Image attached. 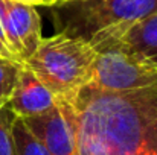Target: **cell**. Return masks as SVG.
<instances>
[{
	"instance_id": "1",
	"label": "cell",
	"mask_w": 157,
	"mask_h": 155,
	"mask_svg": "<svg viewBox=\"0 0 157 155\" xmlns=\"http://www.w3.org/2000/svg\"><path fill=\"white\" fill-rule=\"evenodd\" d=\"M69 101L78 155H157V85L125 93L87 85Z\"/></svg>"
},
{
	"instance_id": "2",
	"label": "cell",
	"mask_w": 157,
	"mask_h": 155,
	"mask_svg": "<svg viewBox=\"0 0 157 155\" xmlns=\"http://www.w3.org/2000/svg\"><path fill=\"white\" fill-rule=\"evenodd\" d=\"M95 61L96 49L89 41L56 32L41 38L25 65L53 98L70 99L92 84Z\"/></svg>"
},
{
	"instance_id": "3",
	"label": "cell",
	"mask_w": 157,
	"mask_h": 155,
	"mask_svg": "<svg viewBox=\"0 0 157 155\" xmlns=\"http://www.w3.org/2000/svg\"><path fill=\"white\" fill-rule=\"evenodd\" d=\"M51 8L58 32L96 46L157 11V0H59Z\"/></svg>"
},
{
	"instance_id": "4",
	"label": "cell",
	"mask_w": 157,
	"mask_h": 155,
	"mask_svg": "<svg viewBox=\"0 0 157 155\" xmlns=\"http://www.w3.org/2000/svg\"><path fill=\"white\" fill-rule=\"evenodd\" d=\"M96 61L92 87L101 91L125 93L157 85V62L119 40L93 46Z\"/></svg>"
},
{
	"instance_id": "5",
	"label": "cell",
	"mask_w": 157,
	"mask_h": 155,
	"mask_svg": "<svg viewBox=\"0 0 157 155\" xmlns=\"http://www.w3.org/2000/svg\"><path fill=\"white\" fill-rule=\"evenodd\" d=\"M21 120L51 155H78L75 113L69 99L55 98L51 109Z\"/></svg>"
},
{
	"instance_id": "6",
	"label": "cell",
	"mask_w": 157,
	"mask_h": 155,
	"mask_svg": "<svg viewBox=\"0 0 157 155\" xmlns=\"http://www.w3.org/2000/svg\"><path fill=\"white\" fill-rule=\"evenodd\" d=\"M0 24L11 53L25 62L37 49L41 35V18L32 5L0 0Z\"/></svg>"
},
{
	"instance_id": "7",
	"label": "cell",
	"mask_w": 157,
	"mask_h": 155,
	"mask_svg": "<svg viewBox=\"0 0 157 155\" xmlns=\"http://www.w3.org/2000/svg\"><path fill=\"white\" fill-rule=\"evenodd\" d=\"M55 103L51 91L35 78V75L23 62L14 91L8 101V106L18 119H28L46 113Z\"/></svg>"
},
{
	"instance_id": "8",
	"label": "cell",
	"mask_w": 157,
	"mask_h": 155,
	"mask_svg": "<svg viewBox=\"0 0 157 155\" xmlns=\"http://www.w3.org/2000/svg\"><path fill=\"white\" fill-rule=\"evenodd\" d=\"M157 62V11L128 26L117 38Z\"/></svg>"
},
{
	"instance_id": "9",
	"label": "cell",
	"mask_w": 157,
	"mask_h": 155,
	"mask_svg": "<svg viewBox=\"0 0 157 155\" xmlns=\"http://www.w3.org/2000/svg\"><path fill=\"white\" fill-rule=\"evenodd\" d=\"M15 155H51L43 143L29 131L21 119H17L12 126Z\"/></svg>"
},
{
	"instance_id": "10",
	"label": "cell",
	"mask_w": 157,
	"mask_h": 155,
	"mask_svg": "<svg viewBox=\"0 0 157 155\" xmlns=\"http://www.w3.org/2000/svg\"><path fill=\"white\" fill-rule=\"evenodd\" d=\"M23 62L12 58L0 56V103H8Z\"/></svg>"
},
{
	"instance_id": "11",
	"label": "cell",
	"mask_w": 157,
	"mask_h": 155,
	"mask_svg": "<svg viewBox=\"0 0 157 155\" xmlns=\"http://www.w3.org/2000/svg\"><path fill=\"white\" fill-rule=\"evenodd\" d=\"M17 119L8 103H0V155H15L12 126Z\"/></svg>"
},
{
	"instance_id": "12",
	"label": "cell",
	"mask_w": 157,
	"mask_h": 155,
	"mask_svg": "<svg viewBox=\"0 0 157 155\" xmlns=\"http://www.w3.org/2000/svg\"><path fill=\"white\" fill-rule=\"evenodd\" d=\"M0 56H5V58H12V59H17L11 52L8 50V47L3 44V43H0Z\"/></svg>"
},
{
	"instance_id": "13",
	"label": "cell",
	"mask_w": 157,
	"mask_h": 155,
	"mask_svg": "<svg viewBox=\"0 0 157 155\" xmlns=\"http://www.w3.org/2000/svg\"><path fill=\"white\" fill-rule=\"evenodd\" d=\"M14 2H20V3L32 5V6H38V5H43V6H44V2H43V0H14Z\"/></svg>"
},
{
	"instance_id": "14",
	"label": "cell",
	"mask_w": 157,
	"mask_h": 155,
	"mask_svg": "<svg viewBox=\"0 0 157 155\" xmlns=\"http://www.w3.org/2000/svg\"><path fill=\"white\" fill-rule=\"evenodd\" d=\"M0 43H3L6 47H8V44H6V40H5V35H3V31H2V24H0ZM9 50V49H8ZM11 52V50H9Z\"/></svg>"
},
{
	"instance_id": "15",
	"label": "cell",
	"mask_w": 157,
	"mask_h": 155,
	"mask_svg": "<svg viewBox=\"0 0 157 155\" xmlns=\"http://www.w3.org/2000/svg\"><path fill=\"white\" fill-rule=\"evenodd\" d=\"M44 2V6H52V5H55L58 0H43Z\"/></svg>"
},
{
	"instance_id": "16",
	"label": "cell",
	"mask_w": 157,
	"mask_h": 155,
	"mask_svg": "<svg viewBox=\"0 0 157 155\" xmlns=\"http://www.w3.org/2000/svg\"><path fill=\"white\" fill-rule=\"evenodd\" d=\"M58 2H59V0H58Z\"/></svg>"
}]
</instances>
